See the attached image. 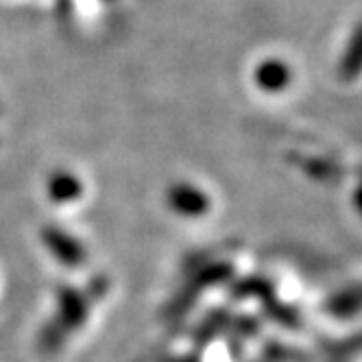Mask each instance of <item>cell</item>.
Segmentation results:
<instances>
[{"instance_id": "6da1fadb", "label": "cell", "mask_w": 362, "mask_h": 362, "mask_svg": "<svg viewBox=\"0 0 362 362\" xmlns=\"http://www.w3.org/2000/svg\"><path fill=\"white\" fill-rule=\"evenodd\" d=\"M262 79V86L267 88H277L286 81V68L281 66H275V64H267L260 68V74H257Z\"/></svg>"}]
</instances>
